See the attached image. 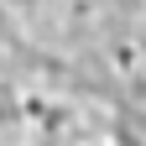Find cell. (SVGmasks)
Instances as JSON below:
<instances>
[{
	"label": "cell",
	"mask_w": 146,
	"mask_h": 146,
	"mask_svg": "<svg viewBox=\"0 0 146 146\" xmlns=\"http://www.w3.org/2000/svg\"><path fill=\"white\" fill-rule=\"evenodd\" d=\"M0 52L115 131L146 115V0H0Z\"/></svg>",
	"instance_id": "1"
}]
</instances>
